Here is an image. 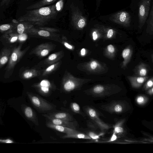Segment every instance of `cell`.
Returning <instances> with one entry per match:
<instances>
[{
    "label": "cell",
    "instance_id": "obj_1",
    "mask_svg": "<svg viewBox=\"0 0 153 153\" xmlns=\"http://www.w3.org/2000/svg\"><path fill=\"white\" fill-rule=\"evenodd\" d=\"M56 10L55 5L31 10L27 11L26 13L20 17L17 21H26L35 24L42 25L56 16Z\"/></svg>",
    "mask_w": 153,
    "mask_h": 153
},
{
    "label": "cell",
    "instance_id": "obj_2",
    "mask_svg": "<svg viewBox=\"0 0 153 153\" xmlns=\"http://www.w3.org/2000/svg\"><path fill=\"white\" fill-rule=\"evenodd\" d=\"M22 45L13 48L10 55L8 64L5 69L4 77L8 78L12 75L16 65L19 62L27 51L30 46H28L23 50H21Z\"/></svg>",
    "mask_w": 153,
    "mask_h": 153
},
{
    "label": "cell",
    "instance_id": "obj_3",
    "mask_svg": "<svg viewBox=\"0 0 153 153\" xmlns=\"http://www.w3.org/2000/svg\"><path fill=\"white\" fill-rule=\"evenodd\" d=\"M33 105L38 111L42 113L51 111L56 108L55 105L49 102L39 96L33 94L30 95Z\"/></svg>",
    "mask_w": 153,
    "mask_h": 153
},
{
    "label": "cell",
    "instance_id": "obj_4",
    "mask_svg": "<svg viewBox=\"0 0 153 153\" xmlns=\"http://www.w3.org/2000/svg\"><path fill=\"white\" fill-rule=\"evenodd\" d=\"M84 83L83 79L74 77L71 74H68L63 80L62 89L66 92H71L80 88Z\"/></svg>",
    "mask_w": 153,
    "mask_h": 153
},
{
    "label": "cell",
    "instance_id": "obj_5",
    "mask_svg": "<svg viewBox=\"0 0 153 153\" xmlns=\"http://www.w3.org/2000/svg\"><path fill=\"white\" fill-rule=\"evenodd\" d=\"M33 87L40 94L46 97L50 96L56 89V86L53 83L46 79L34 84Z\"/></svg>",
    "mask_w": 153,
    "mask_h": 153
},
{
    "label": "cell",
    "instance_id": "obj_6",
    "mask_svg": "<svg viewBox=\"0 0 153 153\" xmlns=\"http://www.w3.org/2000/svg\"><path fill=\"white\" fill-rule=\"evenodd\" d=\"M151 0H141L138 12L139 22L141 27L145 22L148 17Z\"/></svg>",
    "mask_w": 153,
    "mask_h": 153
},
{
    "label": "cell",
    "instance_id": "obj_7",
    "mask_svg": "<svg viewBox=\"0 0 153 153\" xmlns=\"http://www.w3.org/2000/svg\"><path fill=\"white\" fill-rule=\"evenodd\" d=\"M84 111L88 116L97 125L102 131L107 130L110 126L104 123L100 118L96 111L92 108H84Z\"/></svg>",
    "mask_w": 153,
    "mask_h": 153
},
{
    "label": "cell",
    "instance_id": "obj_8",
    "mask_svg": "<svg viewBox=\"0 0 153 153\" xmlns=\"http://www.w3.org/2000/svg\"><path fill=\"white\" fill-rule=\"evenodd\" d=\"M110 19L114 22L127 26L130 23L131 17L127 12L121 11L112 15Z\"/></svg>",
    "mask_w": 153,
    "mask_h": 153
},
{
    "label": "cell",
    "instance_id": "obj_9",
    "mask_svg": "<svg viewBox=\"0 0 153 153\" xmlns=\"http://www.w3.org/2000/svg\"><path fill=\"white\" fill-rule=\"evenodd\" d=\"M71 19L73 24L78 29L83 28L85 25L86 19L77 8L72 10Z\"/></svg>",
    "mask_w": 153,
    "mask_h": 153
},
{
    "label": "cell",
    "instance_id": "obj_10",
    "mask_svg": "<svg viewBox=\"0 0 153 153\" xmlns=\"http://www.w3.org/2000/svg\"><path fill=\"white\" fill-rule=\"evenodd\" d=\"M42 115L46 118L47 120L55 125L61 126L76 130L79 126L78 122L75 120L68 121L52 118L45 115L44 114H42Z\"/></svg>",
    "mask_w": 153,
    "mask_h": 153
},
{
    "label": "cell",
    "instance_id": "obj_11",
    "mask_svg": "<svg viewBox=\"0 0 153 153\" xmlns=\"http://www.w3.org/2000/svg\"><path fill=\"white\" fill-rule=\"evenodd\" d=\"M54 45L49 43L41 44L33 50L30 54H35L40 57H44L48 54L54 48Z\"/></svg>",
    "mask_w": 153,
    "mask_h": 153
},
{
    "label": "cell",
    "instance_id": "obj_12",
    "mask_svg": "<svg viewBox=\"0 0 153 153\" xmlns=\"http://www.w3.org/2000/svg\"><path fill=\"white\" fill-rule=\"evenodd\" d=\"M110 112L120 113L126 110V107L123 103L117 102L111 103L104 108Z\"/></svg>",
    "mask_w": 153,
    "mask_h": 153
},
{
    "label": "cell",
    "instance_id": "obj_13",
    "mask_svg": "<svg viewBox=\"0 0 153 153\" xmlns=\"http://www.w3.org/2000/svg\"><path fill=\"white\" fill-rule=\"evenodd\" d=\"M46 125L47 127L49 128L60 132L65 133L66 134H74L80 132L79 131L76 129L55 125L48 120L46 121Z\"/></svg>",
    "mask_w": 153,
    "mask_h": 153
},
{
    "label": "cell",
    "instance_id": "obj_14",
    "mask_svg": "<svg viewBox=\"0 0 153 153\" xmlns=\"http://www.w3.org/2000/svg\"><path fill=\"white\" fill-rule=\"evenodd\" d=\"M44 114L52 118L68 121L75 120L71 114L66 112L60 111Z\"/></svg>",
    "mask_w": 153,
    "mask_h": 153
},
{
    "label": "cell",
    "instance_id": "obj_15",
    "mask_svg": "<svg viewBox=\"0 0 153 153\" xmlns=\"http://www.w3.org/2000/svg\"><path fill=\"white\" fill-rule=\"evenodd\" d=\"M33 27V25L29 22H18L16 23V26L12 32L18 34L25 33L28 29Z\"/></svg>",
    "mask_w": 153,
    "mask_h": 153
},
{
    "label": "cell",
    "instance_id": "obj_16",
    "mask_svg": "<svg viewBox=\"0 0 153 153\" xmlns=\"http://www.w3.org/2000/svg\"><path fill=\"white\" fill-rule=\"evenodd\" d=\"M13 47H6L1 51L0 53V69L8 62Z\"/></svg>",
    "mask_w": 153,
    "mask_h": 153
},
{
    "label": "cell",
    "instance_id": "obj_17",
    "mask_svg": "<svg viewBox=\"0 0 153 153\" xmlns=\"http://www.w3.org/2000/svg\"><path fill=\"white\" fill-rule=\"evenodd\" d=\"M19 34L12 32L3 34L1 37L2 42L7 44H13L18 41Z\"/></svg>",
    "mask_w": 153,
    "mask_h": 153
},
{
    "label": "cell",
    "instance_id": "obj_18",
    "mask_svg": "<svg viewBox=\"0 0 153 153\" xmlns=\"http://www.w3.org/2000/svg\"><path fill=\"white\" fill-rule=\"evenodd\" d=\"M40 73L39 71L35 69H26L21 73L20 77L23 79H29L37 76Z\"/></svg>",
    "mask_w": 153,
    "mask_h": 153
},
{
    "label": "cell",
    "instance_id": "obj_19",
    "mask_svg": "<svg viewBox=\"0 0 153 153\" xmlns=\"http://www.w3.org/2000/svg\"><path fill=\"white\" fill-rule=\"evenodd\" d=\"M25 114L27 117L31 119L37 126H39V123L36 114L32 109L27 106L25 109Z\"/></svg>",
    "mask_w": 153,
    "mask_h": 153
},
{
    "label": "cell",
    "instance_id": "obj_20",
    "mask_svg": "<svg viewBox=\"0 0 153 153\" xmlns=\"http://www.w3.org/2000/svg\"><path fill=\"white\" fill-rule=\"evenodd\" d=\"M63 54V53L62 51L51 54L45 60V62L49 64L54 63L61 58Z\"/></svg>",
    "mask_w": 153,
    "mask_h": 153
},
{
    "label": "cell",
    "instance_id": "obj_21",
    "mask_svg": "<svg viewBox=\"0 0 153 153\" xmlns=\"http://www.w3.org/2000/svg\"><path fill=\"white\" fill-rule=\"evenodd\" d=\"M57 0H42L36 3L31 5L26 8L27 10L38 9L46 5L50 4Z\"/></svg>",
    "mask_w": 153,
    "mask_h": 153
},
{
    "label": "cell",
    "instance_id": "obj_22",
    "mask_svg": "<svg viewBox=\"0 0 153 153\" xmlns=\"http://www.w3.org/2000/svg\"><path fill=\"white\" fill-rule=\"evenodd\" d=\"M62 138L63 139L75 138L85 139H91V138L86 134L80 132L71 134H66L63 136Z\"/></svg>",
    "mask_w": 153,
    "mask_h": 153
},
{
    "label": "cell",
    "instance_id": "obj_23",
    "mask_svg": "<svg viewBox=\"0 0 153 153\" xmlns=\"http://www.w3.org/2000/svg\"><path fill=\"white\" fill-rule=\"evenodd\" d=\"M16 26V23L6 24L0 25V32L3 34L12 32Z\"/></svg>",
    "mask_w": 153,
    "mask_h": 153
},
{
    "label": "cell",
    "instance_id": "obj_24",
    "mask_svg": "<svg viewBox=\"0 0 153 153\" xmlns=\"http://www.w3.org/2000/svg\"><path fill=\"white\" fill-rule=\"evenodd\" d=\"M60 63V62H58L56 63L52 64L47 68H46L43 71L42 73V75L45 76L55 71L59 66Z\"/></svg>",
    "mask_w": 153,
    "mask_h": 153
},
{
    "label": "cell",
    "instance_id": "obj_25",
    "mask_svg": "<svg viewBox=\"0 0 153 153\" xmlns=\"http://www.w3.org/2000/svg\"><path fill=\"white\" fill-rule=\"evenodd\" d=\"M70 107L74 113L84 116V114L81 111L79 105L76 102H73L71 103Z\"/></svg>",
    "mask_w": 153,
    "mask_h": 153
},
{
    "label": "cell",
    "instance_id": "obj_26",
    "mask_svg": "<svg viewBox=\"0 0 153 153\" xmlns=\"http://www.w3.org/2000/svg\"><path fill=\"white\" fill-rule=\"evenodd\" d=\"M145 79V77H136V78L134 79V81L132 82V85L135 87H138L144 82Z\"/></svg>",
    "mask_w": 153,
    "mask_h": 153
},
{
    "label": "cell",
    "instance_id": "obj_27",
    "mask_svg": "<svg viewBox=\"0 0 153 153\" xmlns=\"http://www.w3.org/2000/svg\"><path fill=\"white\" fill-rule=\"evenodd\" d=\"M123 122H121L120 123L116 124L114 127V132L116 134L123 133L124 131L123 128L121 126V124Z\"/></svg>",
    "mask_w": 153,
    "mask_h": 153
},
{
    "label": "cell",
    "instance_id": "obj_28",
    "mask_svg": "<svg viewBox=\"0 0 153 153\" xmlns=\"http://www.w3.org/2000/svg\"><path fill=\"white\" fill-rule=\"evenodd\" d=\"M147 101L146 98L143 96L137 97L136 99L137 103L139 105H142L145 103Z\"/></svg>",
    "mask_w": 153,
    "mask_h": 153
},
{
    "label": "cell",
    "instance_id": "obj_29",
    "mask_svg": "<svg viewBox=\"0 0 153 153\" xmlns=\"http://www.w3.org/2000/svg\"><path fill=\"white\" fill-rule=\"evenodd\" d=\"M28 36L27 33H24L22 34H19L18 41L19 42H22L25 41L27 39Z\"/></svg>",
    "mask_w": 153,
    "mask_h": 153
},
{
    "label": "cell",
    "instance_id": "obj_30",
    "mask_svg": "<svg viewBox=\"0 0 153 153\" xmlns=\"http://www.w3.org/2000/svg\"><path fill=\"white\" fill-rule=\"evenodd\" d=\"M91 139L94 140H96L99 138L100 135L94 133L92 131H89L86 134Z\"/></svg>",
    "mask_w": 153,
    "mask_h": 153
},
{
    "label": "cell",
    "instance_id": "obj_31",
    "mask_svg": "<svg viewBox=\"0 0 153 153\" xmlns=\"http://www.w3.org/2000/svg\"><path fill=\"white\" fill-rule=\"evenodd\" d=\"M130 53V50L128 48L124 49L122 53V56L124 59L126 58L129 55Z\"/></svg>",
    "mask_w": 153,
    "mask_h": 153
},
{
    "label": "cell",
    "instance_id": "obj_32",
    "mask_svg": "<svg viewBox=\"0 0 153 153\" xmlns=\"http://www.w3.org/2000/svg\"><path fill=\"white\" fill-rule=\"evenodd\" d=\"M97 63L94 61H92L91 62L90 64V67L92 70H94L97 66Z\"/></svg>",
    "mask_w": 153,
    "mask_h": 153
},
{
    "label": "cell",
    "instance_id": "obj_33",
    "mask_svg": "<svg viewBox=\"0 0 153 153\" xmlns=\"http://www.w3.org/2000/svg\"><path fill=\"white\" fill-rule=\"evenodd\" d=\"M11 0H1L0 3L1 6L8 5L10 4Z\"/></svg>",
    "mask_w": 153,
    "mask_h": 153
},
{
    "label": "cell",
    "instance_id": "obj_34",
    "mask_svg": "<svg viewBox=\"0 0 153 153\" xmlns=\"http://www.w3.org/2000/svg\"><path fill=\"white\" fill-rule=\"evenodd\" d=\"M108 51L111 53H113L114 52L115 49L113 45H109L107 46Z\"/></svg>",
    "mask_w": 153,
    "mask_h": 153
},
{
    "label": "cell",
    "instance_id": "obj_35",
    "mask_svg": "<svg viewBox=\"0 0 153 153\" xmlns=\"http://www.w3.org/2000/svg\"><path fill=\"white\" fill-rule=\"evenodd\" d=\"M63 45L66 48L69 49L73 50L74 49L73 46L66 42H64Z\"/></svg>",
    "mask_w": 153,
    "mask_h": 153
},
{
    "label": "cell",
    "instance_id": "obj_36",
    "mask_svg": "<svg viewBox=\"0 0 153 153\" xmlns=\"http://www.w3.org/2000/svg\"><path fill=\"white\" fill-rule=\"evenodd\" d=\"M147 73V71L145 68H142L140 71V75L141 76H145Z\"/></svg>",
    "mask_w": 153,
    "mask_h": 153
},
{
    "label": "cell",
    "instance_id": "obj_37",
    "mask_svg": "<svg viewBox=\"0 0 153 153\" xmlns=\"http://www.w3.org/2000/svg\"><path fill=\"white\" fill-rule=\"evenodd\" d=\"M113 33V30L112 29H109L107 32V36L108 38H110L112 36Z\"/></svg>",
    "mask_w": 153,
    "mask_h": 153
},
{
    "label": "cell",
    "instance_id": "obj_38",
    "mask_svg": "<svg viewBox=\"0 0 153 153\" xmlns=\"http://www.w3.org/2000/svg\"><path fill=\"white\" fill-rule=\"evenodd\" d=\"M117 139V136L116 135V134L113 132V134L111 137L109 142H112L116 140Z\"/></svg>",
    "mask_w": 153,
    "mask_h": 153
},
{
    "label": "cell",
    "instance_id": "obj_39",
    "mask_svg": "<svg viewBox=\"0 0 153 153\" xmlns=\"http://www.w3.org/2000/svg\"><path fill=\"white\" fill-rule=\"evenodd\" d=\"M153 82L151 80H149L147 82L146 87L147 88H149L152 87L153 86Z\"/></svg>",
    "mask_w": 153,
    "mask_h": 153
},
{
    "label": "cell",
    "instance_id": "obj_40",
    "mask_svg": "<svg viewBox=\"0 0 153 153\" xmlns=\"http://www.w3.org/2000/svg\"><path fill=\"white\" fill-rule=\"evenodd\" d=\"M93 38L94 40H96L98 37V36L97 32L96 31H94L92 33Z\"/></svg>",
    "mask_w": 153,
    "mask_h": 153
},
{
    "label": "cell",
    "instance_id": "obj_41",
    "mask_svg": "<svg viewBox=\"0 0 153 153\" xmlns=\"http://www.w3.org/2000/svg\"><path fill=\"white\" fill-rule=\"evenodd\" d=\"M85 48H82L80 51V54L81 56H84L85 54Z\"/></svg>",
    "mask_w": 153,
    "mask_h": 153
},
{
    "label": "cell",
    "instance_id": "obj_42",
    "mask_svg": "<svg viewBox=\"0 0 153 153\" xmlns=\"http://www.w3.org/2000/svg\"><path fill=\"white\" fill-rule=\"evenodd\" d=\"M148 93L152 95L153 94V88H152L151 89H150L149 92Z\"/></svg>",
    "mask_w": 153,
    "mask_h": 153
},
{
    "label": "cell",
    "instance_id": "obj_43",
    "mask_svg": "<svg viewBox=\"0 0 153 153\" xmlns=\"http://www.w3.org/2000/svg\"><path fill=\"white\" fill-rule=\"evenodd\" d=\"M25 0V1H28V0Z\"/></svg>",
    "mask_w": 153,
    "mask_h": 153
},
{
    "label": "cell",
    "instance_id": "obj_44",
    "mask_svg": "<svg viewBox=\"0 0 153 153\" xmlns=\"http://www.w3.org/2000/svg\"><path fill=\"white\" fill-rule=\"evenodd\" d=\"M98 0V1H100V0Z\"/></svg>",
    "mask_w": 153,
    "mask_h": 153
}]
</instances>
